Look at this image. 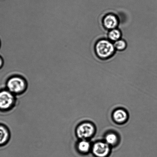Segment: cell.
<instances>
[{
  "instance_id": "1",
  "label": "cell",
  "mask_w": 157,
  "mask_h": 157,
  "mask_svg": "<svg viewBox=\"0 0 157 157\" xmlns=\"http://www.w3.org/2000/svg\"><path fill=\"white\" fill-rule=\"evenodd\" d=\"M6 86L8 90L17 96L23 94L27 91L28 84L24 77L16 75L8 79Z\"/></svg>"
},
{
  "instance_id": "2",
  "label": "cell",
  "mask_w": 157,
  "mask_h": 157,
  "mask_svg": "<svg viewBox=\"0 0 157 157\" xmlns=\"http://www.w3.org/2000/svg\"><path fill=\"white\" fill-rule=\"evenodd\" d=\"M95 52L100 59H107L111 58L115 53V49L113 43L109 40L101 39L96 43Z\"/></svg>"
},
{
  "instance_id": "3",
  "label": "cell",
  "mask_w": 157,
  "mask_h": 157,
  "mask_svg": "<svg viewBox=\"0 0 157 157\" xmlns=\"http://www.w3.org/2000/svg\"><path fill=\"white\" fill-rule=\"evenodd\" d=\"M16 95L7 89L0 91V109L4 111L11 110L17 103Z\"/></svg>"
},
{
  "instance_id": "4",
  "label": "cell",
  "mask_w": 157,
  "mask_h": 157,
  "mask_svg": "<svg viewBox=\"0 0 157 157\" xmlns=\"http://www.w3.org/2000/svg\"><path fill=\"white\" fill-rule=\"evenodd\" d=\"M95 126L92 123L85 121L80 123L75 129V134L80 140H87L92 138L95 133Z\"/></svg>"
},
{
  "instance_id": "5",
  "label": "cell",
  "mask_w": 157,
  "mask_h": 157,
  "mask_svg": "<svg viewBox=\"0 0 157 157\" xmlns=\"http://www.w3.org/2000/svg\"><path fill=\"white\" fill-rule=\"evenodd\" d=\"M91 150L95 157H108L111 152L110 146L105 141L95 143L92 147Z\"/></svg>"
},
{
  "instance_id": "6",
  "label": "cell",
  "mask_w": 157,
  "mask_h": 157,
  "mask_svg": "<svg viewBox=\"0 0 157 157\" xmlns=\"http://www.w3.org/2000/svg\"><path fill=\"white\" fill-rule=\"evenodd\" d=\"M103 24L104 28L110 31L116 29L119 24V20L116 15L109 13L104 17Z\"/></svg>"
},
{
  "instance_id": "7",
  "label": "cell",
  "mask_w": 157,
  "mask_h": 157,
  "mask_svg": "<svg viewBox=\"0 0 157 157\" xmlns=\"http://www.w3.org/2000/svg\"><path fill=\"white\" fill-rule=\"evenodd\" d=\"M114 121L117 124H123L128 119V114L125 110L123 109H117L113 112V115Z\"/></svg>"
},
{
  "instance_id": "8",
  "label": "cell",
  "mask_w": 157,
  "mask_h": 157,
  "mask_svg": "<svg viewBox=\"0 0 157 157\" xmlns=\"http://www.w3.org/2000/svg\"><path fill=\"white\" fill-rule=\"evenodd\" d=\"M77 150L82 154H87L92 149L90 143L87 140H80L76 144Z\"/></svg>"
},
{
  "instance_id": "9",
  "label": "cell",
  "mask_w": 157,
  "mask_h": 157,
  "mask_svg": "<svg viewBox=\"0 0 157 157\" xmlns=\"http://www.w3.org/2000/svg\"><path fill=\"white\" fill-rule=\"evenodd\" d=\"M10 133L9 129L6 126L0 125V145H3L9 142Z\"/></svg>"
},
{
  "instance_id": "10",
  "label": "cell",
  "mask_w": 157,
  "mask_h": 157,
  "mask_svg": "<svg viewBox=\"0 0 157 157\" xmlns=\"http://www.w3.org/2000/svg\"><path fill=\"white\" fill-rule=\"evenodd\" d=\"M105 142L110 146L116 145L119 141V137L116 133L110 132L105 136Z\"/></svg>"
},
{
  "instance_id": "11",
  "label": "cell",
  "mask_w": 157,
  "mask_h": 157,
  "mask_svg": "<svg viewBox=\"0 0 157 157\" xmlns=\"http://www.w3.org/2000/svg\"><path fill=\"white\" fill-rule=\"evenodd\" d=\"M121 33L119 30L115 29L110 30L108 34V38L109 40L112 42H115L121 39Z\"/></svg>"
},
{
  "instance_id": "12",
  "label": "cell",
  "mask_w": 157,
  "mask_h": 157,
  "mask_svg": "<svg viewBox=\"0 0 157 157\" xmlns=\"http://www.w3.org/2000/svg\"><path fill=\"white\" fill-rule=\"evenodd\" d=\"M114 45L116 50L122 51L125 50L127 47V44L124 40L120 39L114 43Z\"/></svg>"
},
{
  "instance_id": "13",
  "label": "cell",
  "mask_w": 157,
  "mask_h": 157,
  "mask_svg": "<svg viewBox=\"0 0 157 157\" xmlns=\"http://www.w3.org/2000/svg\"><path fill=\"white\" fill-rule=\"evenodd\" d=\"M3 64V61L2 59L0 58V67L2 66Z\"/></svg>"
}]
</instances>
